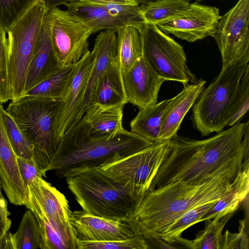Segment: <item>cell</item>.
Listing matches in <instances>:
<instances>
[{"mask_svg":"<svg viewBox=\"0 0 249 249\" xmlns=\"http://www.w3.org/2000/svg\"><path fill=\"white\" fill-rule=\"evenodd\" d=\"M148 191L181 181L197 185L228 169L242 167L249 157V123H239L203 140L177 136Z\"/></svg>","mask_w":249,"mask_h":249,"instance_id":"cell-1","label":"cell"},{"mask_svg":"<svg viewBox=\"0 0 249 249\" xmlns=\"http://www.w3.org/2000/svg\"><path fill=\"white\" fill-rule=\"evenodd\" d=\"M242 167L226 170L200 185L178 181L148 191L134 202L126 222L149 246L150 243L156 248L166 249L168 244L159 235L191 208L217 201Z\"/></svg>","mask_w":249,"mask_h":249,"instance_id":"cell-2","label":"cell"},{"mask_svg":"<svg viewBox=\"0 0 249 249\" xmlns=\"http://www.w3.org/2000/svg\"><path fill=\"white\" fill-rule=\"evenodd\" d=\"M153 143L125 129L112 138L81 136L68 132L62 138L44 172L53 170L60 178L72 177L137 152Z\"/></svg>","mask_w":249,"mask_h":249,"instance_id":"cell-3","label":"cell"},{"mask_svg":"<svg viewBox=\"0 0 249 249\" xmlns=\"http://www.w3.org/2000/svg\"><path fill=\"white\" fill-rule=\"evenodd\" d=\"M249 57L222 67L211 83L202 90L193 105L191 120L203 136L219 133L228 126L242 78L249 68Z\"/></svg>","mask_w":249,"mask_h":249,"instance_id":"cell-4","label":"cell"},{"mask_svg":"<svg viewBox=\"0 0 249 249\" xmlns=\"http://www.w3.org/2000/svg\"><path fill=\"white\" fill-rule=\"evenodd\" d=\"M29 200L25 205L34 214L43 249H77V237L71 225V210L66 196L45 180L36 178L27 185Z\"/></svg>","mask_w":249,"mask_h":249,"instance_id":"cell-5","label":"cell"},{"mask_svg":"<svg viewBox=\"0 0 249 249\" xmlns=\"http://www.w3.org/2000/svg\"><path fill=\"white\" fill-rule=\"evenodd\" d=\"M47 12L43 0H33L6 31L8 72L12 101L17 100L24 92L28 66Z\"/></svg>","mask_w":249,"mask_h":249,"instance_id":"cell-6","label":"cell"},{"mask_svg":"<svg viewBox=\"0 0 249 249\" xmlns=\"http://www.w3.org/2000/svg\"><path fill=\"white\" fill-rule=\"evenodd\" d=\"M66 178L68 188L82 210L96 216L126 222L134 202L122 186L98 168Z\"/></svg>","mask_w":249,"mask_h":249,"instance_id":"cell-7","label":"cell"},{"mask_svg":"<svg viewBox=\"0 0 249 249\" xmlns=\"http://www.w3.org/2000/svg\"><path fill=\"white\" fill-rule=\"evenodd\" d=\"M60 100L22 96L10 103L5 109L35 145V161L44 172L57 148L54 119Z\"/></svg>","mask_w":249,"mask_h":249,"instance_id":"cell-8","label":"cell"},{"mask_svg":"<svg viewBox=\"0 0 249 249\" xmlns=\"http://www.w3.org/2000/svg\"><path fill=\"white\" fill-rule=\"evenodd\" d=\"M173 144V140L160 141L97 168L122 186L135 202L148 191L160 167L171 153Z\"/></svg>","mask_w":249,"mask_h":249,"instance_id":"cell-9","label":"cell"},{"mask_svg":"<svg viewBox=\"0 0 249 249\" xmlns=\"http://www.w3.org/2000/svg\"><path fill=\"white\" fill-rule=\"evenodd\" d=\"M142 56L152 70L165 81L179 82L183 85L197 80L187 64L183 47L156 25L144 24L139 30Z\"/></svg>","mask_w":249,"mask_h":249,"instance_id":"cell-10","label":"cell"},{"mask_svg":"<svg viewBox=\"0 0 249 249\" xmlns=\"http://www.w3.org/2000/svg\"><path fill=\"white\" fill-rule=\"evenodd\" d=\"M50 35L60 68L75 66L89 52L92 29L78 17L57 7L48 12Z\"/></svg>","mask_w":249,"mask_h":249,"instance_id":"cell-11","label":"cell"},{"mask_svg":"<svg viewBox=\"0 0 249 249\" xmlns=\"http://www.w3.org/2000/svg\"><path fill=\"white\" fill-rule=\"evenodd\" d=\"M249 0H239L219 20L213 36L220 52L222 67L249 57Z\"/></svg>","mask_w":249,"mask_h":249,"instance_id":"cell-12","label":"cell"},{"mask_svg":"<svg viewBox=\"0 0 249 249\" xmlns=\"http://www.w3.org/2000/svg\"><path fill=\"white\" fill-rule=\"evenodd\" d=\"M93 63V58L89 51L76 64L70 85L60 100L53 124L57 147L62 138L79 122L83 116L84 96Z\"/></svg>","mask_w":249,"mask_h":249,"instance_id":"cell-13","label":"cell"},{"mask_svg":"<svg viewBox=\"0 0 249 249\" xmlns=\"http://www.w3.org/2000/svg\"><path fill=\"white\" fill-rule=\"evenodd\" d=\"M221 17L217 8L195 2L182 14L156 25L165 34L193 42L208 36L213 37Z\"/></svg>","mask_w":249,"mask_h":249,"instance_id":"cell-14","label":"cell"},{"mask_svg":"<svg viewBox=\"0 0 249 249\" xmlns=\"http://www.w3.org/2000/svg\"><path fill=\"white\" fill-rule=\"evenodd\" d=\"M70 219L79 240L99 242L123 240L136 235L125 221L96 216L83 210L71 211Z\"/></svg>","mask_w":249,"mask_h":249,"instance_id":"cell-15","label":"cell"},{"mask_svg":"<svg viewBox=\"0 0 249 249\" xmlns=\"http://www.w3.org/2000/svg\"><path fill=\"white\" fill-rule=\"evenodd\" d=\"M122 75L128 103L139 109L157 103L161 86L165 80L152 70L142 56Z\"/></svg>","mask_w":249,"mask_h":249,"instance_id":"cell-16","label":"cell"},{"mask_svg":"<svg viewBox=\"0 0 249 249\" xmlns=\"http://www.w3.org/2000/svg\"><path fill=\"white\" fill-rule=\"evenodd\" d=\"M3 109L0 103V184L10 203L25 205L29 200L28 187L20 173L17 155L6 132Z\"/></svg>","mask_w":249,"mask_h":249,"instance_id":"cell-17","label":"cell"},{"mask_svg":"<svg viewBox=\"0 0 249 249\" xmlns=\"http://www.w3.org/2000/svg\"><path fill=\"white\" fill-rule=\"evenodd\" d=\"M124 106H105L92 104L69 132L93 138L113 137L124 129L123 126Z\"/></svg>","mask_w":249,"mask_h":249,"instance_id":"cell-18","label":"cell"},{"mask_svg":"<svg viewBox=\"0 0 249 249\" xmlns=\"http://www.w3.org/2000/svg\"><path fill=\"white\" fill-rule=\"evenodd\" d=\"M59 68L52 44L47 12L28 66L24 92L47 78Z\"/></svg>","mask_w":249,"mask_h":249,"instance_id":"cell-19","label":"cell"},{"mask_svg":"<svg viewBox=\"0 0 249 249\" xmlns=\"http://www.w3.org/2000/svg\"><path fill=\"white\" fill-rule=\"evenodd\" d=\"M206 82L200 79L195 83L184 85L182 90L171 99L162 116L159 141L172 140L177 137L184 116L197 99Z\"/></svg>","mask_w":249,"mask_h":249,"instance_id":"cell-20","label":"cell"},{"mask_svg":"<svg viewBox=\"0 0 249 249\" xmlns=\"http://www.w3.org/2000/svg\"><path fill=\"white\" fill-rule=\"evenodd\" d=\"M116 30H105L101 32L95 38L93 49L91 52L94 63L84 96L82 108L83 115L87 108L92 104L99 78L116 57Z\"/></svg>","mask_w":249,"mask_h":249,"instance_id":"cell-21","label":"cell"},{"mask_svg":"<svg viewBox=\"0 0 249 249\" xmlns=\"http://www.w3.org/2000/svg\"><path fill=\"white\" fill-rule=\"evenodd\" d=\"M249 192V159L244 160L242 169L230 184L228 189L204 215L200 222L233 213L246 199Z\"/></svg>","mask_w":249,"mask_h":249,"instance_id":"cell-22","label":"cell"},{"mask_svg":"<svg viewBox=\"0 0 249 249\" xmlns=\"http://www.w3.org/2000/svg\"><path fill=\"white\" fill-rule=\"evenodd\" d=\"M127 103L122 71L116 57L99 78L92 104L113 106L125 105Z\"/></svg>","mask_w":249,"mask_h":249,"instance_id":"cell-23","label":"cell"},{"mask_svg":"<svg viewBox=\"0 0 249 249\" xmlns=\"http://www.w3.org/2000/svg\"><path fill=\"white\" fill-rule=\"evenodd\" d=\"M64 5L68 12L79 18L90 27L93 34L103 30L117 31L126 26L101 6L79 0L67 2Z\"/></svg>","mask_w":249,"mask_h":249,"instance_id":"cell-24","label":"cell"},{"mask_svg":"<svg viewBox=\"0 0 249 249\" xmlns=\"http://www.w3.org/2000/svg\"><path fill=\"white\" fill-rule=\"evenodd\" d=\"M170 100L165 99L139 109L138 113L130 122L131 132L153 142H159L162 116Z\"/></svg>","mask_w":249,"mask_h":249,"instance_id":"cell-25","label":"cell"},{"mask_svg":"<svg viewBox=\"0 0 249 249\" xmlns=\"http://www.w3.org/2000/svg\"><path fill=\"white\" fill-rule=\"evenodd\" d=\"M116 57L124 73L142 56L140 34L137 28L126 25L116 31Z\"/></svg>","mask_w":249,"mask_h":249,"instance_id":"cell-26","label":"cell"},{"mask_svg":"<svg viewBox=\"0 0 249 249\" xmlns=\"http://www.w3.org/2000/svg\"><path fill=\"white\" fill-rule=\"evenodd\" d=\"M75 65L60 68L47 78L25 91L21 97L61 99L71 81Z\"/></svg>","mask_w":249,"mask_h":249,"instance_id":"cell-27","label":"cell"},{"mask_svg":"<svg viewBox=\"0 0 249 249\" xmlns=\"http://www.w3.org/2000/svg\"><path fill=\"white\" fill-rule=\"evenodd\" d=\"M232 215L233 213H229L206 220L204 230L199 231L194 239L190 240L181 236L176 239V243L192 249H221L222 231Z\"/></svg>","mask_w":249,"mask_h":249,"instance_id":"cell-28","label":"cell"},{"mask_svg":"<svg viewBox=\"0 0 249 249\" xmlns=\"http://www.w3.org/2000/svg\"><path fill=\"white\" fill-rule=\"evenodd\" d=\"M190 4L188 0H158L139 6V13L145 24L157 25L182 14Z\"/></svg>","mask_w":249,"mask_h":249,"instance_id":"cell-29","label":"cell"},{"mask_svg":"<svg viewBox=\"0 0 249 249\" xmlns=\"http://www.w3.org/2000/svg\"><path fill=\"white\" fill-rule=\"evenodd\" d=\"M10 249H43L38 223L30 210L24 213L16 232H9Z\"/></svg>","mask_w":249,"mask_h":249,"instance_id":"cell-30","label":"cell"},{"mask_svg":"<svg viewBox=\"0 0 249 249\" xmlns=\"http://www.w3.org/2000/svg\"><path fill=\"white\" fill-rule=\"evenodd\" d=\"M78 0L101 6L125 25L134 26L139 30L145 24L139 13V4L132 0Z\"/></svg>","mask_w":249,"mask_h":249,"instance_id":"cell-31","label":"cell"},{"mask_svg":"<svg viewBox=\"0 0 249 249\" xmlns=\"http://www.w3.org/2000/svg\"><path fill=\"white\" fill-rule=\"evenodd\" d=\"M216 201L205 203L189 209L172 223L163 232L159 234L160 237L170 244L176 243V239L181 236L182 233L185 230L200 222L202 217Z\"/></svg>","mask_w":249,"mask_h":249,"instance_id":"cell-32","label":"cell"},{"mask_svg":"<svg viewBox=\"0 0 249 249\" xmlns=\"http://www.w3.org/2000/svg\"><path fill=\"white\" fill-rule=\"evenodd\" d=\"M3 118L8 138L17 156L26 159L34 158L35 160L37 151L35 145L4 109Z\"/></svg>","mask_w":249,"mask_h":249,"instance_id":"cell-33","label":"cell"},{"mask_svg":"<svg viewBox=\"0 0 249 249\" xmlns=\"http://www.w3.org/2000/svg\"><path fill=\"white\" fill-rule=\"evenodd\" d=\"M77 249H147V242L142 237L135 236L123 240L93 242L77 239Z\"/></svg>","mask_w":249,"mask_h":249,"instance_id":"cell-34","label":"cell"},{"mask_svg":"<svg viewBox=\"0 0 249 249\" xmlns=\"http://www.w3.org/2000/svg\"><path fill=\"white\" fill-rule=\"evenodd\" d=\"M249 108V68L244 73L234 100L231 119L228 126H231L240 122V120Z\"/></svg>","mask_w":249,"mask_h":249,"instance_id":"cell-35","label":"cell"},{"mask_svg":"<svg viewBox=\"0 0 249 249\" xmlns=\"http://www.w3.org/2000/svg\"><path fill=\"white\" fill-rule=\"evenodd\" d=\"M6 32L0 26V103L11 100L8 72Z\"/></svg>","mask_w":249,"mask_h":249,"instance_id":"cell-36","label":"cell"},{"mask_svg":"<svg viewBox=\"0 0 249 249\" xmlns=\"http://www.w3.org/2000/svg\"><path fill=\"white\" fill-rule=\"evenodd\" d=\"M33 0H0V26L6 32Z\"/></svg>","mask_w":249,"mask_h":249,"instance_id":"cell-37","label":"cell"},{"mask_svg":"<svg viewBox=\"0 0 249 249\" xmlns=\"http://www.w3.org/2000/svg\"><path fill=\"white\" fill-rule=\"evenodd\" d=\"M246 220L239 221L238 232L226 230L223 234L221 249H249V240L246 230Z\"/></svg>","mask_w":249,"mask_h":249,"instance_id":"cell-38","label":"cell"},{"mask_svg":"<svg viewBox=\"0 0 249 249\" xmlns=\"http://www.w3.org/2000/svg\"><path fill=\"white\" fill-rule=\"evenodd\" d=\"M17 160L22 178L27 186L36 178L45 176L34 158L26 159L17 156Z\"/></svg>","mask_w":249,"mask_h":249,"instance_id":"cell-39","label":"cell"},{"mask_svg":"<svg viewBox=\"0 0 249 249\" xmlns=\"http://www.w3.org/2000/svg\"><path fill=\"white\" fill-rule=\"evenodd\" d=\"M10 214L7 200L3 196L1 188H0V249H3L5 238L11 225V220L9 218Z\"/></svg>","mask_w":249,"mask_h":249,"instance_id":"cell-40","label":"cell"},{"mask_svg":"<svg viewBox=\"0 0 249 249\" xmlns=\"http://www.w3.org/2000/svg\"><path fill=\"white\" fill-rule=\"evenodd\" d=\"M43 1L48 12L53 8L67 2V0H43Z\"/></svg>","mask_w":249,"mask_h":249,"instance_id":"cell-41","label":"cell"},{"mask_svg":"<svg viewBox=\"0 0 249 249\" xmlns=\"http://www.w3.org/2000/svg\"><path fill=\"white\" fill-rule=\"evenodd\" d=\"M78 0H67V2L74 1ZM137 2L139 5L141 4H143L147 3V0H132Z\"/></svg>","mask_w":249,"mask_h":249,"instance_id":"cell-42","label":"cell"},{"mask_svg":"<svg viewBox=\"0 0 249 249\" xmlns=\"http://www.w3.org/2000/svg\"><path fill=\"white\" fill-rule=\"evenodd\" d=\"M0 188H1V186H0Z\"/></svg>","mask_w":249,"mask_h":249,"instance_id":"cell-43","label":"cell"}]
</instances>
